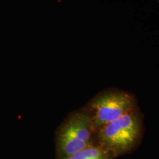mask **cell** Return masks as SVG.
<instances>
[{
	"instance_id": "obj_3",
	"label": "cell",
	"mask_w": 159,
	"mask_h": 159,
	"mask_svg": "<svg viewBox=\"0 0 159 159\" xmlns=\"http://www.w3.org/2000/svg\"><path fill=\"white\" fill-rule=\"evenodd\" d=\"M139 108L134 94L119 89H106L97 94L83 107L95 130Z\"/></svg>"
},
{
	"instance_id": "obj_4",
	"label": "cell",
	"mask_w": 159,
	"mask_h": 159,
	"mask_svg": "<svg viewBox=\"0 0 159 159\" xmlns=\"http://www.w3.org/2000/svg\"><path fill=\"white\" fill-rule=\"evenodd\" d=\"M117 157L100 145L95 144L64 159H116Z\"/></svg>"
},
{
	"instance_id": "obj_1",
	"label": "cell",
	"mask_w": 159,
	"mask_h": 159,
	"mask_svg": "<svg viewBox=\"0 0 159 159\" xmlns=\"http://www.w3.org/2000/svg\"><path fill=\"white\" fill-rule=\"evenodd\" d=\"M144 132V115L138 108L98 129L95 143L118 158L136 150Z\"/></svg>"
},
{
	"instance_id": "obj_2",
	"label": "cell",
	"mask_w": 159,
	"mask_h": 159,
	"mask_svg": "<svg viewBox=\"0 0 159 159\" xmlns=\"http://www.w3.org/2000/svg\"><path fill=\"white\" fill-rule=\"evenodd\" d=\"M95 134L89 114L82 108L72 111L55 131V158L64 159L95 144Z\"/></svg>"
},
{
	"instance_id": "obj_5",
	"label": "cell",
	"mask_w": 159,
	"mask_h": 159,
	"mask_svg": "<svg viewBox=\"0 0 159 159\" xmlns=\"http://www.w3.org/2000/svg\"><path fill=\"white\" fill-rule=\"evenodd\" d=\"M157 2H158L159 3V0H157Z\"/></svg>"
}]
</instances>
